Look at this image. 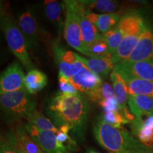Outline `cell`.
<instances>
[{
	"label": "cell",
	"mask_w": 153,
	"mask_h": 153,
	"mask_svg": "<svg viewBox=\"0 0 153 153\" xmlns=\"http://www.w3.org/2000/svg\"><path fill=\"white\" fill-rule=\"evenodd\" d=\"M7 11H8V7L7 3L4 1H0V28L6 17L9 15Z\"/></svg>",
	"instance_id": "34"
},
{
	"label": "cell",
	"mask_w": 153,
	"mask_h": 153,
	"mask_svg": "<svg viewBox=\"0 0 153 153\" xmlns=\"http://www.w3.org/2000/svg\"><path fill=\"white\" fill-rule=\"evenodd\" d=\"M0 110L11 120H20L36 109V102L26 89L0 94Z\"/></svg>",
	"instance_id": "3"
},
{
	"label": "cell",
	"mask_w": 153,
	"mask_h": 153,
	"mask_svg": "<svg viewBox=\"0 0 153 153\" xmlns=\"http://www.w3.org/2000/svg\"><path fill=\"white\" fill-rule=\"evenodd\" d=\"M99 104L102 107L104 112L116 111H120V106L117 100H116V97H111V98L104 99V100L99 102Z\"/></svg>",
	"instance_id": "32"
},
{
	"label": "cell",
	"mask_w": 153,
	"mask_h": 153,
	"mask_svg": "<svg viewBox=\"0 0 153 153\" xmlns=\"http://www.w3.org/2000/svg\"><path fill=\"white\" fill-rule=\"evenodd\" d=\"M6 137L11 144L24 153H45L26 131L25 126L19 124L14 131H9Z\"/></svg>",
	"instance_id": "13"
},
{
	"label": "cell",
	"mask_w": 153,
	"mask_h": 153,
	"mask_svg": "<svg viewBox=\"0 0 153 153\" xmlns=\"http://www.w3.org/2000/svg\"><path fill=\"white\" fill-rule=\"evenodd\" d=\"M149 153H153V152H152V150H151V151H150V152H149Z\"/></svg>",
	"instance_id": "37"
},
{
	"label": "cell",
	"mask_w": 153,
	"mask_h": 153,
	"mask_svg": "<svg viewBox=\"0 0 153 153\" xmlns=\"http://www.w3.org/2000/svg\"><path fill=\"white\" fill-rule=\"evenodd\" d=\"M11 145H12V144H11ZM13 146H14V145H13ZM14 148H15V149H16V150L17 151V152H18V153H24V152H23L22 150H19V149H18V148H16V147H14Z\"/></svg>",
	"instance_id": "36"
},
{
	"label": "cell",
	"mask_w": 153,
	"mask_h": 153,
	"mask_svg": "<svg viewBox=\"0 0 153 153\" xmlns=\"http://www.w3.org/2000/svg\"><path fill=\"white\" fill-rule=\"evenodd\" d=\"M99 120L116 128H122L124 124L130 123L129 120L119 111L108 112L104 111L99 117Z\"/></svg>",
	"instance_id": "30"
},
{
	"label": "cell",
	"mask_w": 153,
	"mask_h": 153,
	"mask_svg": "<svg viewBox=\"0 0 153 153\" xmlns=\"http://www.w3.org/2000/svg\"><path fill=\"white\" fill-rule=\"evenodd\" d=\"M9 49L28 72L34 69V65L29 56L28 46L22 32L8 15L1 24V28Z\"/></svg>",
	"instance_id": "4"
},
{
	"label": "cell",
	"mask_w": 153,
	"mask_h": 153,
	"mask_svg": "<svg viewBox=\"0 0 153 153\" xmlns=\"http://www.w3.org/2000/svg\"><path fill=\"white\" fill-rule=\"evenodd\" d=\"M111 153H114V152H111Z\"/></svg>",
	"instance_id": "38"
},
{
	"label": "cell",
	"mask_w": 153,
	"mask_h": 153,
	"mask_svg": "<svg viewBox=\"0 0 153 153\" xmlns=\"http://www.w3.org/2000/svg\"><path fill=\"white\" fill-rule=\"evenodd\" d=\"M110 77L113 84V89H114L115 97H116V100L120 106V112L131 123L135 119V117L131 112V111H128L127 106L128 94L125 79L114 70L111 72Z\"/></svg>",
	"instance_id": "14"
},
{
	"label": "cell",
	"mask_w": 153,
	"mask_h": 153,
	"mask_svg": "<svg viewBox=\"0 0 153 153\" xmlns=\"http://www.w3.org/2000/svg\"><path fill=\"white\" fill-rule=\"evenodd\" d=\"M128 104L131 112L137 119L153 116V97L128 95Z\"/></svg>",
	"instance_id": "17"
},
{
	"label": "cell",
	"mask_w": 153,
	"mask_h": 153,
	"mask_svg": "<svg viewBox=\"0 0 153 153\" xmlns=\"http://www.w3.org/2000/svg\"><path fill=\"white\" fill-rule=\"evenodd\" d=\"M103 35H104L105 41H106L107 45H108L110 53L114 56L123 40V33L116 26L109 31L107 32L106 33L103 34Z\"/></svg>",
	"instance_id": "29"
},
{
	"label": "cell",
	"mask_w": 153,
	"mask_h": 153,
	"mask_svg": "<svg viewBox=\"0 0 153 153\" xmlns=\"http://www.w3.org/2000/svg\"><path fill=\"white\" fill-rule=\"evenodd\" d=\"M120 19V16L118 13L98 14V19L95 26L101 34H105L117 26Z\"/></svg>",
	"instance_id": "25"
},
{
	"label": "cell",
	"mask_w": 153,
	"mask_h": 153,
	"mask_svg": "<svg viewBox=\"0 0 153 153\" xmlns=\"http://www.w3.org/2000/svg\"><path fill=\"white\" fill-rule=\"evenodd\" d=\"M82 3L89 9H96L101 12L112 13L118 8V2L111 0H82Z\"/></svg>",
	"instance_id": "28"
},
{
	"label": "cell",
	"mask_w": 153,
	"mask_h": 153,
	"mask_svg": "<svg viewBox=\"0 0 153 153\" xmlns=\"http://www.w3.org/2000/svg\"><path fill=\"white\" fill-rule=\"evenodd\" d=\"M69 79L76 90L85 94L103 83L100 76L91 72L85 65Z\"/></svg>",
	"instance_id": "15"
},
{
	"label": "cell",
	"mask_w": 153,
	"mask_h": 153,
	"mask_svg": "<svg viewBox=\"0 0 153 153\" xmlns=\"http://www.w3.org/2000/svg\"><path fill=\"white\" fill-rule=\"evenodd\" d=\"M94 134L101 146L114 153H149L148 147L140 143L124 128H116L99 119Z\"/></svg>",
	"instance_id": "2"
},
{
	"label": "cell",
	"mask_w": 153,
	"mask_h": 153,
	"mask_svg": "<svg viewBox=\"0 0 153 153\" xmlns=\"http://www.w3.org/2000/svg\"><path fill=\"white\" fill-rule=\"evenodd\" d=\"M24 72L18 62H14L0 75V94L25 89Z\"/></svg>",
	"instance_id": "10"
},
{
	"label": "cell",
	"mask_w": 153,
	"mask_h": 153,
	"mask_svg": "<svg viewBox=\"0 0 153 153\" xmlns=\"http://www.w3.org/2000/svg\"><path fill=\"white\" fill-rule=\"evenodd\" d=\"M55 60L61 73L70 79L85 67L80 60L79 55L64 48L56 45L54 47Z\"/></svg>",
	"instance_id": "9"
},
{
	"label": "cell",
	"mask_w": 153,
	"mask_h": 153,
	"mask_svg": "<svg viewBox=\"0 0 153 153\" xmlns=\"http://www.w3.org/2000/svg\"><path fill=\"white\" fill-rule=\"evenodd\" d=\"M46 113L57 128L68 127L74 140H85L89 114V104L85 95L57 93L49 101Z\"/></svg>",
	"instance_id": "1"
},
{
	"label": "cell",
	"mask_w": 153,
	"mask_h": 153,
	"mask_svg": "<svg viewBox=\"0 0 153 153\" xmlns=\"http://www.w3.org/2000/svg\"><path fill=\"white\" fill-rule=\"evenodd\" d=\"M47 83L46 74L36 69L28 72L24 78L25 89L30 94H34L42 90Z\"/></svg>",
	"instance_id": "21"
},
{
	"label": "cell",
	"mask_w": 153,
	"mask_h": 153,
	"mask_svg": "<svg viewBox=\"0 0 153 153\" xmlns=\"http://www.w3.org/2000/svg\"><path fill=\"white\" fill-rule=\"evenodd\" d=\"M79 59L88 69L102 79L113 71L115 64L108 58H85L79 55Z\"/></svg>",
	"instance_id": "20"
},
{
	"label": "cell",
	"mask_w": 153,
	"mask_h": 153,
	"mask_svg": "<svg viewBox=\"0 0 153 153\" xmlns=\"http://www.w3.org/2000/svg\"><path fill=\"white\" fill-rule=\"evenodd\" d=\"M124 61L128 62L139 61L153 62V28L147 22L136 46L128 58Z\"/></svg>",
	"instance_id": "11"
},
{
	"label": "cell",
	"mask_w": 153,
	"mask_h": 153,
	"mask_svg": "<svg viewBox=\"0 0 153 153\" xmlns=\"http://www.w3.org/2000/svg\"><path fill=\"white\" fill-rule=\"evenodd\" d=\"M0 153H18L6 135L0 134Z\"/></svg>",
	"instance_id": "33"
},
{
	"label": "cell",
	"mask_w": 153,
	"mask_h": 153,
	"mask_svg": "<svg viewBox=\"0 0 153 153\" xmlns=\"http://www.w3.org/2000/svg\"><path fill=\"white\" fill-rule=\"evenodd\" d=\"M128 95L153 97V82L141 79H125Z\"/></svg>",
	"instance_id": "22"
},
{
	"label": "cell",
	"mask_w": 153,
	"mask_h": 153,
	"mask_svg": "<svg viewBox=\"0 0 153 153\" xmlns=\"http://www.w3.org/2000/svg\"><path fill=\"white\" fill-rule=\"evenodd\" d=\"M58 82H59V88L60 91L59 93L63 94H70L75 95L78 94L79 92L75 87L72 85L71 82L70 81L69 78L66 77L61 73H59L58 75Z\"/></svg>",
	"instance_id": "31"
},
{
	"label": "cell",
	"mask_w": 153,
	"mask_h": 153,
	"mask_svg": "<svg viewBox=\"0 0 153 153\" xmlns=\"http://www.w3.org/2000/svg\"><path fill=\"white\" fill-rule=\"evenodd\" d=\"M74 7L79 21L80 28H81L82 40L84 47L86 51V55H87V49L94 43V41L101 36L95 25L89 22L87 17V7L82 3V1L74 0Z\"/></svg>",
	"instance_id": "12"
},
{
	"label": "cell",
	"mask_w": 153,
	"mask_h": 153,
	"mask_svg": "<svg viewBox=\"0 0 153 153\" xmlns=\"http://www.w3.org/2000/svg\"><path fill=\"white\" fill-rule=\"evenodd\" d=\"M26 120H28V123L32 124L41 130L53 131L55 133L60 131L48 118L37 110L34 111L32 114H30Z\"/></svg>",
	"instance_id": "26"
},
{
	"label": "cell",
	"mask_w": 153,
	"mask_h": 153,
	"mask_svg": "<svg viewBox=\"0 0 153 153\" xmlns=\"http://www.w3.org/2000/svg\"><path fill=\"white\" fill-rule=\"evenodd\" d=\"M87 99L95 102H101L104 99L116 97L113 87L108 82H103L99 87L94 88L85 94Z\"/></svg>",
	"instance_id": "27"
},
{
	"label": "cell",
	"mask_w": 153,
	"mask_h": 153,
	"mask_svg": "<svg viewBox=\"0 0 153 153\" xmlns=\"http://www.w3.org/2000/svg\"><path fill=\"white\" fill-rule=\"evenodd\" d=\"M87 153H99L98 152H97V151L94 150H87Z\"/></svg>",
	"instance_id": "35"
},
{
	"label": "cell",
	"mask_w": 153,
	"mask_h": 153,
	"mask_svg": "<svg viewBox=\"0 0 153 153\" xmlns=\"http://www.w3.org/2000/svg\"><path fill=\"white\" fill-rule=\"evenodd\" d=\"M146 22L137 13H128L124 14L117 24L118 28L121 30L123 36L128 33L143 32Z\"/></svg>",
	"instance_id": "19"
},
{
	"label": "cell",
	"mask_w": 153,
	"mask_h": 153,
	"mask_svg": "<svg viewBox=\"0 0 153 153\" xmlns=\"http://www.w3.org/2000/svg\"><path fill=\"white\" fill-rule=\"evenodd\" d=\"M143 32L128 33L123 36L121 43L112 57V61L115 65L128 58L136 46Z\"/></svg>",
	"instance_id": "18"
},
{
	"label": "cell",
	"mask_w": 153,
	"mask_h": 153,
	"mask_svg": "<svg viewBox=\"0 0 153 153\" xmlns=\"http://www.w3.org/2000/svg\"><path fill=\"white\" fill-rule=\"evenodd\" d=\"M133 135L145 146L153 144V116H147L145 119L135 118L131 122Z\"/></svg>",
	"instance_id": "16"
},
{
	"label": "cell",
	"mask_w": 153,
	"mask_h": 153,
	"mask_svg": "<svg viewBox=\"0 0 153 153\" xmlns=\"http://www.w3.org/2000/svg\"><path fill=\"white\" fill-rule=\"evenodd\" d=\"M44 10L45 16L50 22L58 27L59 30H61L63 26L62 14L64 9L63 3H60L57 1H44Z\"/></svg>",
	"instance_id": "23"
},
{
	"label": "cell",
	"mask_w": 153,
	"mask_h": 153,
	"mask_svg": "<svg viewBox=\"0 0 153 153\" xmlns=\"http://www.w3.org/2000/svg\"><path fill=\"white\" fill-rule=\"evenodd\" d=\"M65 13L64 25V37L70 47L86 55V51L82 40L79 21L74 7V0L63 1Z\"/></svg>",
	"instance_id": "5"
},
{
	"label": "cell",
	"mask_w": 153,
	"mask_h": 153,
	"mask_svg": "<svg viewBox=\"0 0 153 153\" xmlns=\"http://www.w3.org/2000/svg\"><path fill=\"white\" fill-rule=\"evenodd\" d=\"M25 128L30 136L45 153H72L57 139L54 132L41 130L28 123Z\"/></svg>",
	"instance_id": "6"
},
{
	"label": "cell",
	"mask_w": 153,
	"mask_h": 153,
	"mask_svg": "<svg viewBox=\"0 0 153 153\" xmlns=\"http://www.w3.org/2000/svg\"><path fill=\"white\" fill-rule=\"evenodd\" d=\"M91 58H108L111 59L113 55L110 53L104 35L101 36L87 49V55Z\"/></svg>",
	"instance_id": "24"
},
{
	"label": "cell",
	"mask_w": 153,
	"mask_h": 153,
	"mask_svg": "<svg viewBox=\"0 0 153 153\" xmlns=\"http://www.w3.org/2000/svg\"><path fill=\"white\" fill-rule=\"evenodd\" d=\"M19 26L26 39L28 49L31 51L36 49L39 42L44 41L43 30L38 26L35 16L29 11H25L19 16Z\"/></svg>",
	"instance_id": "8"
},
{
	"label": "cell",
	"mask_w": 153,
	"mask_h": 153,
	"mask_svg": "<svg viewBox=\"0 0 153 153\" xmlns=\"http://www.w3.org/2000/svg\"><path fill=\"white\" fill-rule=\"evenodd\" d=\"M113 70L120 74L124 79H141L153 82V62H128L122 61L115 65Z\"/></svg>",
	"instance_id": "7"
}]
</instances>
